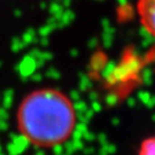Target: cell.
<instances>
[{"label":"cell","instance_id":"2","mask_svg":"<svg viewBox=\"0 0 155 155\" xmlns=\"http://www.w3.org/2000/svg\"><path fill=\"white\" fill-rule=\"evenodd\" d=\"M137 13L143 28L155 38V0H137Z\"/></svg>","mask_w":155,"mask_h":155},{"label":"cell","instance_id":"3","mask_svg":"<svg viewBox=\"0 0 155 155\" xmlns=\"http://www.w3.org/2000/svg\"><path fill=\"white\" fill-rule=\"evenodd\" d=\"M138 155H155V136L145 139L141 143Z\"/></svg>","mask_w":155,"mask_h":155},{"label":"cell","instance_id":"1","mask_svg":"<svg viewBox=\"0 0 155 155\" xmlns=\"http://www.w3.org/2000/svg\"><path fill=\"white\" fill-rule=\"evenodd\" d=\"M18 131L30 144L52 148L68 141L76 124V109L70 98L56 89L45 87L25 95L17 108Z\"/></svg>","mask_w":155,"mask_h":155}]
</instances>
